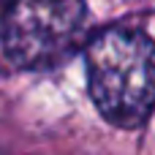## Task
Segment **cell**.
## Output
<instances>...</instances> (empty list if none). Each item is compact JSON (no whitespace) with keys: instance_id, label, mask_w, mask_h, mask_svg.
Wrapping results in <instances>:
<instances>
[{"instance_id":"obj_1","label":"cell","mask_w":155,"mask_h":155,"mask_svg":"<svg viewBox=\"0 0 155 155\" xmlns=\"http://www.w3.org/2000/svg\"><path fill=\"white\" fill-rule=\"evenodd\" d=\"M90 95L117 128H139L155 106V41L136 27H106L84 46Z\"/></svg>"},{"instance_id":"obj_2","label":"cell","mask_w":155,"mask_h":155,"mask_svg":"<svg viewBox=\"0 0 155 155\" xmlns=\"http://www.w3.org/2000/svg\"><path fill=\"white\" fill-rule=\"evenodd\" d=\"M84 0H11L3 19V49L19 68H54L84 44Z\"/></svg>"}]
</instances>
